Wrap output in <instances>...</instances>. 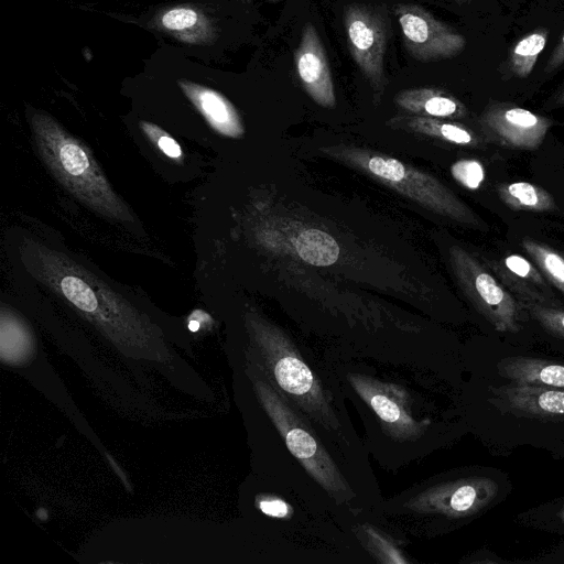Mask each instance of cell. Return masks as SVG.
Segmentation results:
<instances>
[{"label": "cell", "instance_id": "3", "mask_svg": "<svg viewBox=\"0 0 564 564\" xmlns=\"http://www.w3.org/2000/svg\"><path fill=\"white\" fill-rule=\"evenodd\" d=\"M254 386L265 412L293 456L336 502L351 501L355 492L311 422L285 400L262 371Z\"/></svg>", "mask_w": 564, "mask_h": 564}, {"label": "cell", "instance_id": "30", "mask_svg": "<svg viewBox=\"0 0 564 564\" xmlns=\"http://www.w3.org/2000/svg\"><path fill=\"white\" fill-rule=\"evenodd\" d=\"M560 517H561V520L563 521L564 523V507L562 508L561 512H560Z\"/></svg>", "mask_w": 564, "mask_h": 564}, {"label": "cell", "instance_id": "12", "mask_svg": "<svg viewBox=\"0 0 564 564\" xmlns=\"http://www.w3.org/2000/svg\"><path fill=\"white\" fill-rule=\"evenodd\" d=\"M301 84L311 98L323 107L335 106V93L326 52L315 26L306 23L294 53Z\"/></svg>", "mask_w": 564, "mask_h": 564}, {"label": "cell", "instance_id": "4", "mask_svg": "<svg viewBox=\"0 0 564 564\" xmlns=\"http://www.w3.org/2000/svg\"><path fill=\"white\" fill-rule=\"evenodd\" d=\"M498 494V485L488 477H469L419 485L392 499L391 513L460 519L480 512Z\"/></svg>", "mask_w": 564, "mask_h": 564}, {"label": "cell", "instance_id": "21", "mask_svg": "<svg viewBox=\"0 0 564 564\" xmlns=\"http://www.w3.org/2000/svg\"><path fill=\"white\" fill-rule=\"evenodd\" d=\"M411 124L420 130L434 135H441L443 139L457 144H475L477 139L467 129L447 122H441L427 118H413Z\"/></svg>", "mask_w": 564, "mask_h": 564}, {"label": "cell", "instance_id": "17", "mask_svg": "<svg viewBox=\"0 0 564 564\" xmlns=\"http://www.w3.org/2000/svg\"><path fill=\"white\" fill-rule=\"evenodd\" d=\"M497 191L501 200L511 209L549 212L556 207L549 192L528 182L501 184Z\"/></svg>", "mask_w": 564, "mask_h": 564}, {"label": "cell", "instance_id": "15", "mask_svg": "<svg viewBox=\"0 0 564 564\" xmlns=\"http://www.w3.org/2000/svg\"><path fill=\"white\" fill-rule=\"evenodd\" d=\"M497 372L511 381L564 389V364L533 357H506Z\"/></svg>", "mask_w": 564, "mask_h": 564}, {"label": "cell", "instance_id": "23", "mask_svg": "<svg viewBox=\"0 0 564 564\" xmlns=\"http://www.w3.org/2000/svg\"><path fill=\"white\" fill-rule=\"evenodd\" d=\"M539 324L553 336L564 338V311L536 303H521Z\"/></svg>", "mask_w": 564, "mask_h": 564}, {"label": "cell", "instance_id": "29", "mask_svg": "<svg viewBox=\"0 0 564 564\" xmlns=\"http://www.w3.org/2000/svg\"><path fill=\"white\" fill-rule=\"evenodd\" d=\"M188 327L191 330L196 332L199 327V323L197 321H191Z\"/></svg>", "mask_w": 564, "mask_h": 564}, {"label": "cell", "instance_id": "7", "mask_svg": "<svg viewBox=\"0 0 564 564\" xmlns=\"http://www.w3.org/2000/svg\"><path fill=\"white\" fill-rule=\"evenodd\" d=\"M350 54L378 95L386 87L384 53L387 26L382 17L365 4L348 6L344 14Z\"/></svg>", "mask_w": 564, "mask_h": 564}, {"label": "cell", "instance_id": "24", "mask_svg": "<svg viewBox=\"0 0 564 564\" xmlns=\"http://www.w3.org/2000/svg\"><path fill=\"white\" fill-rule=\"evenodd\" d=\"M451 171L454 178L469 189L479 188L485 178V170L476 160L458 161Z\"/></svg>", "mask_w": 564, "mask_h": 564}, {"label": "cell", "instance_id": "2", "mask_svg": "<svg viewBox=\"0 0 564 564\" xmlns=\"http://www.w3.org/2000/svg\"><path fill=\"white\" fill-rule=\"evenodd\" d=\"M37 152L53 176L99 215L131 224L134 215L115 192L88 147L46 113L31 117Z\"/></svg>", "mask_w": 564, "mask_h": 564}, {"label": "cell", "instance_id": "28", "mask_svg": "<svg viewBox=\"0 0 564 564\" xmlns=\"http://www.w3.org/2000/svg\"><path fill=\"white\" fill-rule=\"evenodd\" d=\"M553 105L561 106L564 105V87H562L553 97Z\"/></svg>", "mask_w": 564, "mask_h": 564}, {"label": "cell", "instance_id": "9", "mask_svg": "<svg viewBox=\"0 0 564 564\" xmlns=\"http://www.w3.org/2000/svg\"><path fill=\"white\" fill-rule=\"evenodd\" d=\"M368 169L379 178L401 188L435 210L457 220L477 225L475 214L446 187L426 175L415 184L417 173L408 170L402 162L391 158L373 156L368 161Z\"/></svg>", "mask_w": 564, "mask_h": 564}, {"label": "cell", "instance_id": "8", "mask_svg": "<svg viewBox=\"0 0 564 564\" xmlns=\"http://www.w3.org/2000/svg\"><path fill=\"white\" fill-rule=\"evenodd\" d=\"M395 15L408 53L419 62L449 58L465 47L464 36L417 4H398Z\"/></svg>", "mask_w": 564, "mask_h": 564}, {"label": "cell", "instance_id": "18", "mask_svg": "<svg viewBox=\"0 0 564 564\" xmlns=\"http://www.w3.org/2000/svg\"><path fill=\"white\" fill-rule=\"evenodd\" d=\"M295 249L305 262L316 267L330 265L339 256V247L335 239L318 229L301 232L295 240Z\"/></svg>", "mask_w": 564, "mask_h": 564}, {"label": "cell", "instance_id": "13", "mask_svg": "<svg viewBox=\"0 0 564 564\" xmlns=\"http://www.w3.org/2000/svg\"><path fill=\"white\" fill-rule=\"evenodd\" d=\"M489 267L521 303H536L560 308V302L547 290L546 282L530 261L519 254H509L502 262L489 261Z\"/></svg>", "mask_w": 564, "mask_h": 564}, {"label": "cell", "instance_id": "22", "mask_svg": "<svg viewBox=\"0 0 564 564\" xmlns=\"http://www.w3.org/2000/svg\"><path fill=\"white\" fill-rule=\"evenodd\" d=\"M140 129L147 138L167 158L183 162L184 153L180 143L161 127L153 122L141 120Z\"/></svg>", "mask_w": 564, "mask_h": 564}, {"label": "cell", "instance_id": "19", "mask_svg": "<svg viewBox=\"0 0 564 564\" xmlns=\"http://www.w3.org/2000/svg\"><path fill=\"white\" fill-rule=\"evenodd\" d=\"M547 41V31L545 29L535 30L521 39L510 53V68L521 78L528 77L538 59L540 53L544 50Z\"/></svg>", "mask_w": 564, "mask_h": 564}, {"label": "cell", "instance_id": "25", "mask_svg": "<svg viewBox=\"0 0 564 564\" xmlns=\"http://www.w3.org/2000/svg\"><path fill=\"white\" fill-rule=\"evenodd\" d=\"M199 19L198 12L192 8H174L161 17V24L169 31L182 32L195 28Z\"/></svg>", "mask_w": 564, "mask_h": 564}, {"label": "cell", "instance_id": "10", "mask_svg": "<svg viewBox=\"0 0 564 564\" xmlns=\"http://www.w3.org/2000/svg\"><path fill=\"white\" fill-rule=\"evenodd\" d=\"M481 123L497 143L525 150L536 149L552 124L545 117L505 104L491 106Z\"/></svg>", "mask_w": 564, "mask_h": 564}, {"label": "cell", "instance_id": "14", "mask_svg": "<svg viewBox=\"0 0 564 564\" xmlns=\"http://www.w3.org/2000/svg\"><path fill=\"white\" fill-rule=\"evenodd\" d=\"M177 84L216 132L230 138H239L243 134L240 116L224 95L187 79H181Z\"/></svg>", "mask_w": 564, "mask_h": 564}, {"label": "cell", "instance_id": "16", "mask_svg": "<svg viewBox=\"0 0 564 564\" xmlns=\"http://www.w3.org/2000/svg\"><path fill=\"white\" fill-rule=\"evenodd\" d=\"M397 104L410 111L433 117H463L465 106L455 97L435 88H415L400 91Z\"/></svg>", "mask_w": 564, "mask_h": 564}, {"label": "cell", "instance_id": "1", "mask_svg": "<svg viewBox=\"0 0 564 564\" xmlns=\"http://www.w3.org/2000/svg\"><path fill=\"white\" fill-rule=\"evenodd\" d=\"M260 349V370L329 444L347 449L351 446L348 423L338 412L334 397L295 345L278 328L254 325Z\"/></svg>", "mask_w": 564, "mask_h": 564}, {"label": "cell", "instance_id": "6", "mask_svg": "<svg viewBox=\"0 0 564 564\" xmlns=\"http://www.w3.org/2000/svg\"><path fill=\"white\" fill-rule=\"evenodd\" d=\"M453 260L458 279L478 312L498 332H519L521 304L466 251L455 248Z\"/></svg>", "mask_w": 564, "mask_h": 564}, {"label": "cell", "instance_id": "11", "mask_svg": "<svg viewBox=\"0 0 564 564\" xmlns=\"http://www.w3.org/2000/svg\"><path fill=\"white\" fill-rule=\"evenodd\" d=\"M502 412L536 419H564V389L514 382L490 389Z\"/></svg>", "mask_w": 564, "mask_h": 564}, {"label": "cell", "instance_id": "5", "mask_svg": "<svg viewBox=\"0 0 564 564\" xmlns=\"http://www.w3.org/2000/svg\"><path fill=\"white\" fill-rule=\"evenodd\" d=\"M345 377L366 410L373 414L375 427L384 437L398 443L423 440L432 422L415 419L412 400L405 390L359 372L348 371Z\"/></svg>", "mask_w": 564, "mask_h": 564}, {"label": "cell", "instance_id": "27", "mask_svg": "<svg viewBox=\"0 0 564 564\" xmlns=\"http://www.w3.org/2000/svg\"><path fill=\"white\" fill-rule=\"evenodd\" d=\"M260 508L263 512L274 517H284L286 514V505L281 500H264Z\"/></svg>", "mask_w": 564, "mask_h": 564}, {"label": "cell", "instance_id": "20", "mask_svg": "<svg viewBox=\"0 0 564 564\" xmlns=\"http://www.w3.org/2000/svg\"><path fill=\"white\" fill-rule=\"evenodd\" d=\"M522 247L545 276L564 294V258L550 247L523 239Z\"/></svg>", "mask_w": 564, "mask_h": 564}, {"label": "cell", "instance_id": "26", "mask_svg": "<svg viewBox=\"0 0 564 564\" xmlns=\"http://www.w3.org/2000/svg\"><path fill=\"white\" fill-rule=\"evenodd\" d=\"M563 64H564V34L561 37L556 47L553 50V52L549 58L547 65L545 66V72L551 73Z\"/></svg>", "mask_w": 564, "mask_h": 564}]
</instances>
